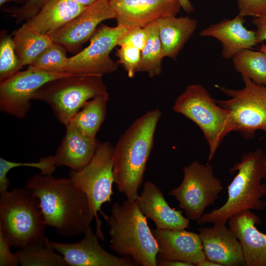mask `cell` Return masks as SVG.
I'll use <instances>...</instances> for the list:
<instances>
[{
  "label": "cell",
  "mask_w": 266,
  "mask_h": 266,
  "mask_svg": "<svg viewBox=\"0 0 266 266\" xmlns=\"http://www.w3.org/2000/svg\"><path fill=\"white\" fill-rule=\"evenodd\" d=\"M182 8L187 12H191L194 10V8L189 0H179Z\"/></svg>",
  "instance_id": "f35d334b"
},
{
  "label": "cell",
  "mask_w": 266,
  "mask_h": 266,
  "mask_svg": "<svg viewBox=\"0 0 266 266\" xmlns=\"http://www.w3.org/2000/svg\"><path fill=\"white\" fill-rule=\"evenodd\" d=\"M183 178L168 194L175 197L179 207L189 220L197 221L206 208L214 204L221 192V180L216 177L212 166L195 161L183 168Z\"/></svg>",
  "instance_id": "30bf717a"
},
{
  "label": "cell",
  "mask_w": 266,
  "mask_h": 266,
  "mask_svg": "<svg viewBox=\"0 0 266 266\" xmlns=\"http://www.w3.org/2000/svg\"><path fill=\"white\" fill-rule=\"evenodd\" d=\"M235 69L257 85L266 87V53L247 49L232 59Z\"/></svg>",
  "instance_id": "4316f807"
},
{
  "label": "cell",
  "mask_w": 266,
  "mask_h": 266,
  "mask_svg": "<svg viewBox=\"0 0 266 266\" xmlns=\"http://www.w3.org/2000/svg\"><path fill=\"white\" fill-rule=\"evenodd\" d=\"M101 214L109 227L111 250L132 259L137 266H157L158 245L135 201L114 202L109 216Z\"/></svg>",
  "instance_id": "277c9868"
},
{
  "label": "cell",
  "mask_w": 266,
  "mask_h": 266,
  "mask_svg": "<svg viewBox=\"0 0 266 266\" xmlns=\"http://www.w3.org/2000/svg\"><path fill=\"white\" fill-rule=\"evenodd\" d=\"M252 23L255 26L257 44L266 40V13L254 17Z\"/></svg>",
  "instance_id": "8d00e7d4"
},
{
  "label": "cell",
  "mask_w": 266,
  "mask_h": 266,
  "mask_svg": "<svg viewBox=\"0 0 266 266\" xmlns=\"http://www.w3.org/2000/svg\"><path fill=\"white\" fill-rule=\"evenodd\" d=\"M116 55L119 59L118 64L122 65L128 76L134 77L140 63L141 51L132 46L123 45L117 50Z\"/></svg>",
  "instance_id": "1f68e13d"
},
{
  "label": "cell",
  "mask_w": 266,
  "mask_h": 266,
  "mask_svg": "<svg viewBox=\"0 0 266 266\" xmlns=\"http://www.w3.org/2000/svg\"><path fill=\"white\" fill-rule=\"evenodd\" d=\"M161 115L159 109L147 111L129 126L114 146V183L118 191L130 201H135L139 196L138 189Z\"/></svg>",
  "instance_id": "7a4b0ae2"
},
{
  "label": "cell",
  "mask_w": 266,
  "mask_h": 266,
  "mask_svg": "<svg viewBox=\"0 0 266 266\" xmlns=\"http://www.w3.org/2000/svg\"><path fill=\"white\" fill-rule=\"evenodd\" d=\"M52 247L50 240L45 243L18 249L15 252L22 266H66L64 259Z\"/></svg>",
  "instance_id": "83f0119b"
},
{
  "label": "cell",
  "mask_w": 266,
  "mask_h": 266,
  "mask_svg": "<svg viewBox=\"0 0 266 266\" xmlns=\"http://www.w3.org/2000/svg\"><path fill=\"white\" fill-rule=\"evenodd\" d=\"M260 50L266 53V45L263 44L260 47Z\"/></svg>",
  "instance_id": "7bdbcfd3"
},
{
  "label": "cell",
  "mask_w": 266,
  "mask_h": 266,
  "mask_svg": "<svg viewBox=\"0 0 266 266\" xmlns=\"http://www.w3.org/2000/svg\"><path fill=\"white\" fill-rule=\"evenodd\" d=\"M117 25L128 31L145 28L157 20L175 16L181 4L179 0H109Z\"/></svg>",
  "instance_id": "9a60e30c"
},
{
  "label": "cell",
  "mask_w": 266,
  "mask_h": 266,
  "mask_svg": "<svg viewBox=\"0 0 266 266\" xmlns=\"http://www.w3.org/2000/svg\"><path fill=\"white\" fill-rule=\"evenodd\" d=\"M22 68L16 53L12 37L1 34L0 41V82L13 76Z\"/></svg>",
  "instance_id": "4dcf8cb0"
},
{
  "label": "cell",
  "mask_w": 266,
  "mask_h": 266,
  "mask_svg": "<svg viewBox=\"0 0 266 266\" xmlns=\"http://www.w3.org/2000/svg\"><path fill=\"white\" fill-rule=\"evenodd\" d=\"M98 236L91 226L84 237L76 243L50 241L53 249L62 256L69 266H135L131 258L109 253L100 244Z\"/></svg>",
  "instance_id": "5bb4252c"
},
{
  "label": "cell",
  "mask_w": 266,
  "mask_h": 266,
  "mask_svg": "<svg viewBox=\"0 0 266 266\" xmlns=\"http://www.w3.org/2000/svg\"><path fill=\"white\" fill-rule=\"evenodd\" d=\"M164 57L175 60L192 36L198 22L189 16H166L156 22Z\"/></svg>",
  "instance_id": "603a6c76"
},
{
  "label": "cell",
  "mask_w": 266,
  "mask_h": 266,
  "mask_svg": "<svg viewBox=\"0 0 266 266\" xmlns=\"http://www.w3.org/2000/svg\"><path fill=\"white\" fill-rule=\"evenodd\" d=\"M108 100V92L90 100L69 123L87 136L96 138L105 119Z\"/></svg>",
  "instance_id": "d4e9b609"
},
{
  "label": "cell",
  "mask_w": 266,
  "mask_h": 266,
  "mask_svg": "<svg viewBox=\"0 0 266 266\" xmlns=\"http://www.w3.org/2000/svg\"><path fill=\"white\" fill-rule=\"evenodd\" d=\"M158 247L157 257L196 266L206 259L199 233L184 230H152Z\"/></svg>",
  "instance_id": "2e32d148"
},
{
  "label": "cell",
  "mask_w": 266,
  "mask_h": 266,
  "mask_svg": "<svg viewBox=\"0 0 266 266\" xmlns=\"http://www.w3.org/2000/svg\"><path fill=\"white\" fill-rule=\"evenodd\" d=\"M80 4L84 5V6H89L91 4L93 3L97 0H72Z\"/></svg>",
  "instance_id": "60d3db41"
},
{
  "label": "cell",
  "mask_w": 266,
  "mask_h": 266,
  "mask_svg": "<svg viewBox=\"0 0 266 266\" xmlns=\"http://www.w3.org/2000/svg\"><path fill=\"white\" fill-rule=\"evenodd\" d=\"M87 6L72 0H49L25 24L41 34L50 36Z\"/></svg>",
  "instance_id": "7402d4cb"
},
{
  "label": "cell",
  "mask_w": 266,
  "mask_h": 266,
  "mask_svg": "<svg viewBox=\"0 0 266 266\" xmlns=\"http://www.w3.org/2000/svg\"><path fill=\"white\" fill-rule=\"evenodd\" d=\"M241 76L244 83L242 89L216 85L230 97L216 102L230 111L233 131L246 139H251L258 130L266 133V87L256 84L244 75Z\"/></svg>",
  "instance_id": "9c48e42d"
},
{
  "label": "cell",
  "mask_w": 266,
  "mask_h": 266,
  "mask_svg": "<svg viewBox=\"0 0 266 266\" xmlns=\"http://www.w3.org/2000/svg\"><path fill=\"white\" fill-rule=\"evenodd\" d=\"M194 266V265L187 262L158 258L157 266Z\"/></svg>",
  "instance_id": "74e56055"
},
{
  "label": "cell",
  "mask_w": 266,
  "mask_h": 266,
  "mask_svg": "<svg viewBox=\"0 0 266 266\" xmlns=\"http://www.w3.org/2000/svg\"><path fill=\"white\" fill-rule=\"evenodd\" d=\"M106 92L102 76L73 74L46 83L33 100L47 103L59 121L66 126L86 102Z\"/></svg>",
  "instance_id": "52a82bcc"
},
{
  "label": "cell",
  "mask_w": 266,
  "mask_h": 266,
  "mask_svg": "<svg viewBox=\"0 0 266 266\" xmlns=\"http://www.w3.org/2000/svg\"><path fill=\"white\" fill-rule=\"evenodd\" d=\"M20 166L31 167L38 169L43 175L52 174L56 167L53 156L40 158L36 162H15L0 157V193L8 190L10 182L7 173L13 168Z\"/></svg>",
  "instance_id": "f546056e"
},
{
  "label": "cell",
  "mask_w": 266,
  "mask_h": 266,
  "mask_svg": "<svg viewBox=\"0 0 266 266\" xmlns=\"http://www.w3.org/2000/svg\"><path fill=\"white\" fill-rule=\"evenodd\" d=\"M198 231L206 258L221 266H245L241 244L226 224L201 227Z\"/></svg>",
  "instance_id": "e0dca14e"
},
{
  "label": "cell",
  "mask_w": 266,
  "mask_h": 266,
  "mask_svg": "<svg viewBox=\"0 0 266 266\" xmlns=\"http://www.w3.org/2000/svg\"><path fill=\"white\" fill-rule=\"evenodd\" d=\"M127 31L118 25L114 27L101 25L90 39L89 45L68 58L66 72L103 76L116 71L118 63L110 57V54Z\"/></svg>",
  "instance_id": "8fae6325"
},
{
  "label": "cell",
  "mask_w": 266,
  "mask_h": 266,
  "mask_svg": "<svg viewBox=\"0 0 266 266\" xmlns=\"http://www.w3.org/2000/svg\"><path fill=\"white\" fill-rule=\"evenodd\" d=\"M38 200L47 226L64 237L84 234L94 219L85 194L69 178L33 174L27 181Z\"/></svg>",
  "instance_id": "6da1fadb"
},
{
  "label": "cell",
  "mask_w": 266,
  "mask_h": 266,
  "mask_svg": "<svg viewBox=\"0 0 266 266\" xmlns=\"http://www.w3.org/2000/svg\"><path fill=\"white\" fill-rule=\"evenodd\" d=\"M68 59L65 49L59 44L53 42L30 66L51 72H67L66 68Z\"/></svg>",
  "instance_id": "f1b7e54d"
},
{
  "label": "cell",
  "mask_w": 266,
  "mask_h": 266,
  "mask_svg": "<svg viewBox=\"0 0 266 266\" xmlns=\"http://www.w3.org/2000/svg\"><path fill=\"white\" fill-rule=\"evenodd\" d=\"M244 17L238 14L231 19H225L203 29L199 34L219 41L222 46V56L232 59L241 51L257 45L255 32L244 26Z\"/></svg>",
  "instance_id": "ffe728a7"
},
{
  "label": "cell",
  "mask_w": 266,
  "mask_h": 266,
  "mask_svg": "<svg viewBox=\"0 0 266 266\" xmlns=\"http://www.w3.org/2000/svg\"><path fill=\"white\" fill-rule=\"evenodd\" d=\"M261 221L251 210L238 212L228 220L229 228L241 244L245 266H266V234L256 227Z\"/></svg>",
  "instance_id": "ac0fdd59"
},
{
  "label": "cell",
  "mask_w": 266,
  "mask_h": 266,
  "mask_svg": "<svg viewBox=\"0 0 266 266\" xmlns=\"http://www.w3.org/2000/svg\"><path fill=\"white\" fill-rule=\"evenodd\" d=\"M2 229L0 227V266H16L19 265L15 253Z\"/></svg>",
  "instance_id": "d590c367"
},
{
  "label": "cell",
  "mask_w": 266,
  "mask_h": 266,
  "mask_svg": "<svg viewBox=\"0 0 266 266\" xmlns=\"http://www.w3.org/2000/svg\"><path fill=\"white\" fill-rule=\"evenodd\" d=\"M173 111L197 125L207 142L211 161L224 138L233 131L230 111L220 106L199 84L188 85L176 99Z\"/></svg>",
  "instance_id": "8992f818"
},
{
  "label": "cell",
  "mask_w": 266,
  "mask_h": 266,
  "mask_svg": "<svg viewBox=\"0 0 266 266\" xmlns=\"http://www.w3.org/2000/svg\"><path fill=\"white\" fill-rule=\"evenodd\" d=\"M28 0H0V6H2L5 3L15 1L17 2L24 1V3H26Z\"/></svg>",
  "instance_id": "b9f144b4"
},
{
  "label": "cell",
  "mask_w": 266,
  "mask_h": 266,
  "mask_svg": "<svg viewBox=\"0 0 266 266\" xmlns=\"http://www.w3.org/2000/svg\"><path fill=\"white\" fill-rule=\"evenodd\" d=\"M148 38L145 28L136 27L128 30L119 40L118 45H130L140 51L145 47Z\"/></svg>",
  "instance_id": "d6a6232c"
},
{
  "label": "cell",
  "mask_w": 266,
  "mask_h": 266,
  "mask_svg": "<svg viewBox=\"0 0 266 266\" xmlns=\"http://www.w3.org/2000/svg\"><path fill=\"white\" fill-rule=\"evenodd\" d=\"M47 227L39 200L30 189L14 188L0 193V227L11 247L45 243Z\"/></svg>",
  "instance_id": "5b68a950"
},
{
  "label": "cell",
  "mask_w": 266,
  "mask_h": 266,
  "mask_svg": "<svg viewBox=\"0 0 266 266\" xmlns=\"http://www.w3.org/2000/svg\"><path fill=\"white\" fill-rule=\"evenodd\" d=\"M238 14L241 16H259L266 13V0H237Z\"/></svg>",
  "instance_id": "e575fe53"
},
{
  "label": "cell",
  "mask_w": 266,
  "mask_h": 266,
  "mask_svg": "<svg viewBox=\"0 0 266 266\" xmlns=\"http://www.w3.org/2000/svg\"><path fill=\"white\" fill-rule=\"evenodd\" d=\"M73 74L54 73L29 66L24 71L0 82V110L18 119L26 117L31 101L43 85L54 79Z\"/></svg>",
  "instance_id": "7c38bea8"
},
{
  "label": "cell",
  "mask_w": 266,
  "mask_h": 266,
  "mask_svg": "<svg viewBox=\"0 0 266 266\" xmlns=\"http://www.w3.org/2000/svg\"><path fill=\"white\" fill-rule=\"evenodd\" d=\"M49 0H28L22 6L16 9H7L19 22L28 20L35 15Z\"/></svg>",
  "instance_id": "836d02e7"
},
{
  "label": "cell",
  "mask_w": 266,
  "mask_h": 266,
  "mask_svg": "<svg viewBox=\"0 0 266 266\" xmlns=\"http://www.w3.org/2000/svg\"><path fill=\"white\" fill-rule=\"evenodd\" d=\"M235 177L228 186V199L219 208L204 213L196 222L199 225L207 223L226 224L235 214L246 210H262L266 207L263 198L266 196V155L258 148L243 154L239 162L230 171Z\"/></svg>",
  "instance_id": "3957f363"
},
{
  "label": "cell",
  "mask_w": 266,
  "mask_h": 266,
  "mask_svg": "<svg viewBox=\"0 0 266 266\" xmlns=\"http://www.w3.org/2000/svg\"><path fill=\"white\" fill-rule=\"evenodd\" d=\"M197 266H221L220 264L207 258L203 260L196 265Z\"/></svg>",
  "instance_id": "ab89813d"
},
{
  "label": "cell",
  "mask_w": 266,
  "mask_h": 266,
  "mask_svg": "<svg viewBox=\"0 0 266 266\" xmlns=\"http://www.w3.org/2000/svg\"><path fill=\"white\" fill-rule=\"evenodd\" d=\"M12 38L22 67L31 66L53 42L50 36L40 33L25 23L14 32Z\"/></svg>",
  "instance_id": "cb8c5ba5"
},
{
  "label": "cell",
  "mask_w": 266,
  "mask_h": 266,
  "mask_svg": "<svg viewBox=\"0 0 266 266\" xmlns=\"http://www.w3.org/2000/svg\"><path fill=\"white\" fill-rule=\"evenodd\" d=\"M135 201L141 213L153 221L157 229L179 230L189 228L190 220L182 211L171 208L161 190L151 181L144 183Z\"/></svg>",
  "instance_id": "d6986e66"
},
{
  "label": "cell",
  "mask_w": 266,
  "mask_h": 266,
  "mask_svg": "<svg viewBox=\"0 0 266 266\" xmlns=\"http://www.w3.org/2000/svg\"><path fill=\"white\" fill-rule=\"evenodd\" d=\"M145 28L148 38L145 47L141 51L137 72H145L149 77H154L162 72V63L164 56L156 22L152 23Z\"/></svg>",
  "instance_id": "484cf974"
},
{
  "label": "cell",
  "mask_w": 266,
  "mask_h": 266,
  "mask_svg": "<svg viewBox=\"0 0 266 266\" xmlns=\"http://www.w3.org/2000/svg\"><path fill=\"white\" fill-rule=\"evenodd\" d=\"M115 17L109 0H97L50 36L65 50L75 52L90 40L100 23Z\"/></svg>",
  "instance_id": "4fadbf2b"
},
{
  "label": "cell",
  "mask_w": 266,
  "mask_h": 266,
  "mask_svg": "<svg viewBox=\"0 0 266 266\" xmlns=\"http://www.w3.org/2000/svg\"><path fill=\"white\" fill-rule=\"evenodd\" d=\"M65 127V135L53 156L54 162L56 167L65 166L77 171L91 160L99 142L69 123Z\"/></svg>",
  "instance_id": "44dd1931"
},
{
  "label": "cell",
  "mask_w": 266,
  "mask_h": 266,
  "mask_svg": "<svg viewBox=\"0 0 266 266\" xmlns=\"http://www.w3.org/2000/svg\"><path fill=\"white\" fill-rule=\"evenodd\" d=\"M114 146L110 142H99L95 154L90 162L77 171L70 170L69 178L86 195L92 213L97 222L98 237L104 239L98 212L106 202H110L113 194Z\"/></svg>",
  "instance_id": "ba28073f"
}]
</instances>
